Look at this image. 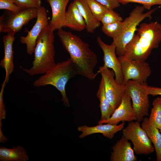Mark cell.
<instances>
[{
  "instance_id": "cell-1",
  "label": "cell",
  "mask_w": 161,
  "mask_h": 161,
  "mask_svg": "<svg viewBox=\"0 0 161 161\" xmlns=\"http://www.w3.org/2000/svg\"><path fill=\"white\" fill-rule=\"evenodd\" d=\"M58 35L63 46L69 53L77 75L91 80L96 77L94 69L98 62L97 56L88 44L71 32L58 30Z\"/></svg>"
},
{
  "instance_id": "cell-2",
  "label": "cell",
  "mask_w": 161,
  "mask_h": 161,
  "mask_svg": "<svg viewBox=\"0 0 161 161\" xmlns=\"http://www.w3.org/2000/svg\"><path fill=\"white\" fill-rule=\"evenodd\" d=\"M136 32L121 57L146 61L153 49L157 48L161 41V24L157 21L144 23L137 27Z\"/></svg>"
},
{
  "instance_id": "cell-3",
  "label": "cell",
  "mask_w": 161,
  "mask_h": 161,
  "mask_svg": "<svg viewBox=\"0 0 161 161\" xmlns=\"http://www.w3.org/2000/svg\"><path fill=\"white\" fill-rule=\"evenodd\" d=\"M54 31L49 25L41 32L34 48L32 66L21 69L31 76L44 74L56 64Z\"/></svg>"
},
{
  "instance_id": "cell-4",
  "label": "cell",
  "mask_w": 161,
  "mask_h": 161,
  "mask_svg": "<svg viewBox=\"0 0 161 161\" xmlns=\"http://www.w3.org/2000/svg\"><path fill=\"white\" fill-rule=\"evenodd\" d=\"M77 75L72 61L69 58L56 64L44 75L35 80L33 84L36 87L49 85L54 86L60 92L64 105L69 107L70 104L66 95V86L69 80Z\"/></svg>"
},
{
  "instance_id": "cell-5",
  "label": "cell",
  "mask_w": 161,
  "mask_h": 161,
  "mask_svg": "<svg viewBox=\"0 0 161 161\" xmlns=\"http://www.w3.org/2000/svg\"><path fill=\"white\" fill-rule=\"evenodd\" d=\"M160 6L143 13V6H137L131 11L129 16L123 21V29L120 34L113 39L112 43L116 47V54L118 57L123 56L125 48L131 41L136 32L137 26L146 18H151L152 14Z\"/></svg>"
},
{
  "instance_id": "cell-6",
  "label": "cell",
  "mask_w": 161,
  "mask_h": 161,
  "mask_svg": "<svg viewBox=\"0 0 161 161\" xmlns=\"http://www.w3.org/2000/svg\"><path fill=\"white\" fill-rule=\"evenodd\" d=\"M37 14L36 7L25 8L18 13L6 10L0 16V32L14 35L23 26L37 18Z\"/></svg>"
},
{
  "instance_id": "cell-7",
  "label": "cell",
  "mask_w": 161,
  "mask_h": 161,
  "mask_svg": "<svg viewBox=\"0 0 161 161\" xmlns=\"http://www.w3.org/2000/svg\"><path fill=\"white\" fill-rule=\"evenodd\" d=\"M147 86L146 82L141 83L133 80H129L125 85V92L131 98L137 120L139 122L148 114L149 101L146 91Z\"/></svg>"
},
{
  "instance_id": "cell-8",
  "label": "cell",
  "mask_w": 161,
  "mask_h": 161,
  "mask_svg": "<svg viewBox=\"0 0 161 161\" xmlns=\"http://www.w3.org/2000/svg\"><path fill=\"white\" fill-rule=\"evenodd\" d=\"M123 135L131 142L135 153L137 155H148L155 150L154 145L139 122L131 121L123 129Z\"/></svg>"
},
{
  "instance_id": "cell-9",
  "label": "cell",
  "mask_w": 161,
  "mask_h": 161,
  "mask_svg": "<svg viewBox=\"0 0 161 161\" xmlns=\"http://www.w3.org/2000/svg\"><path fill=\"white\" fill-rule=\"evenodd\" d=\"M123 75V85L125 86L129 80L141 83H146L151 73V68L145 61L133 60L118 57Z\"/></svg>"
},
{
  "instance_id": "cell-10",
  "label": "cell",
  "mask_w": 161,
  "mask_h": 161,
  "mask_svg": "<svg viewBox=\"0 0 161 161\" xmlns=\"http://www.w3.org/2000/svg\"><path fill=\"white\" fill-rule=\"evenodd\" d=\"M97 73L100 74L103 80L106 96L114 111L121 103L125 86L118 84L114 71L104 65L99 67Z\"/></svg>"
},
{
  "instance_id": "cell-11",
  "label": "cell",
  "mask_w": 161,
  "mask_h": 161,
  "mask_svg": "<svg viewBox=\"0 0 161 161\" xmlns=\"http://www.w3.org/2000/svg\"><path fill=\"white\" fill-rule=\"evenodd\" d=\"M38 14L36 22L26 36L20 37V42L26 45L27 53L31 55L34 53L37 39L41 32L49 24L47 14L45 7L37 8Z\"/></svg>"
},
{
  "instance_id": "cell-12",
  "label": "cell",
  "mask_w": 161,
  "mask_h": 161,
  "mask_svg": "<svg viewBox=\"0 0 161 161\" xmlns=\"http://www.w3.org/2000/svg\"><path fill=\"white\" fill-rule=\"evenodd\" d=\"M130 96L125 92L121 103L114 111L111 117L106 120H100L98 124L108 123L117 125L120 122H130L137 120L136 114L131 102Z\"/></svg>"
},
{
  "instance_id": "cell-13",
  "label": "cell",
  "mask_w": 161,
  "mask_h": 161,
  "mask_svg": "<svg viewBox=\"0 0 161 161\" xmlns=\"http://www.w3.org/2000/svg\"><path fill=\"white\" fill-rule=\"evenodd\" d=\"M96 40L103 53V65L114 71L116 81L119 85H123V75L120 61L116 56L115 45L105 43L100 36L97 38Z\"/></svg>"
},
{
  "instance_id": "cell-14",
  "label": "cell",
  "mask_w": 161,
  "mask_h": 161,
  "mask_svg": "<svg viewBox=\"0 0 161 161\" xmlns=\"http://www.w3.org/2000/svg\"><path fill=\"white\" fill-rule=\"evenodd\" d=\"M105 124H98L97 126H93L83 125L78 127V131L81 132L79 137L82 139L89 135L95 133H101L104 137L109 139H112L116 133L123 129L125 125L124 122H122L118 125Z\"/></svg>"
},
{
  "instance_id": "cell-15",
  "label": "cell",
  "mask_w": 161,
  "mask_h": 161,
  "mask_svg": "<svg viewBox=\"0 0 161 161\" xmlns=\"http://www.w3.org/2000/svg\"><path fill=\"white\" fill-rule=\"evenodd\" d=\"M111 161H136L137 160L131 143L123 135L112 147Z\"/></svg>"
},
{
  "instance_id": "cell-16",
  "label": "cell",
  "mask_w": 161,
  "mask_h": 161,
  "mask_svg": "<svg viewBox=\"0 0 161 161\" xmlns=\"http://www.w3.org/2000/svg\"><path fill=\"white\" fill-rule=\"evenodd\" d=\"M15 39L14 35L8 34L4 35L3 38L4 56L0 62V65L5 71L6 75L4 81L6 83L8 82L10 76L14 71V51L13 45Z\"/></svg>"
},
{
  "instance_id": "cell-17",
  "label": "cell",
  "mask_w": 161,
  "mask_h": 161,
  "mask_svg": "<svg viewBox=\"0 0 161 161\" xmlns=\"http://www.w3.org/2000/svg\"><path fill=\"white\" fill-rule=\"evenodd\" d=\"M52 11V17L49 25L54 31L63 27L66 9L69 0H46Z\"/></svg>"
},
{
  "instance_id": "cell-18",
  "label": "cell",
  "mask_w": 161,
  "mask_h": 161,
  "mask_svg": "<svg viewBox=\"0 0 161 161\" xmlns=\"http://www.w3.org/2000/svg\"><path fill=\"white\" fill-rule=\"evenodd\" d=\"M63 27L78 31L85 29L84 19L74 1L70 4L66 11Z\"/></svg>"
},
{
  "instance_id": "cell-19",
  "label": "cell",
  "mask_w": 161,
  "mask_h": 161,
  "mask_svg": "<svg viewBox=\"0 0 161 161\" xmlns=\"http://www.w3.org/2000/svg\"><path fill=\"white\" fill-rule=\"evenodd\" d=\"M141 126L153 144L157 161H161V133L158 129L150 123L147 117L144 118Z\"/></svg>"
},
{
  "instance_id": "cell-20",
  "label": "cell",
  "mask_w": 161,
  "mask_h": 161,
  "mask_svg": "<svg viewBox=\"0 0 161 161\" xmlns=\"http://www.w3.org/2000/svg\"><path fill=\"white\" fill-rule=\"evenodd\" d=\"M73 1L84 19L86 31L89 32L93 33L100 26V21L95 18L84 0H74Z\"/></svg>"
},
{
  "instance_id": "cell-21",
  "label": "cell",
  "mask_w": 161,
  "mask_h": 161,
  "mask_svg": "<svg viewBox=\"0 0 161 161\" xmlns=\"http://www.w3.org/2000/svg\"><path fill=\"white\" fill-rule=\"evenodd\" d=\"M28 159L26 151L21 145L10 149L0 147V161H27Z\"/></svg>"
},
{
  "instance_id": "cell-22",
  "label": "cell",
  "mask_w": 161,
  "mask_h": 161,
  "mask_svg": "<svg viewBox=\"0 0 161 161\" xmlns=\"http://www.w3.org/2000/svg\"><path fill=\"white\" fill-rule=\"evenodd\" d=\"M97 96L100 102V107L101 113L100 120H107L111 117L114 110L106 96L104 82L102 77L97 92Z\"/></svg>"
},
{
  "instance_id": "cell-23",
  "label": "cell",
  "mask_w": 161,
  "mask_h": 161,
  "mask_svg": "<svg viewBox=\"0 0 161 161\" xmlns=\"http://www.w3.org/2000/svg\"><path fill=\"white\" fill-rule=\"evenodd\" d=\"M148 120L150 123L160 130L161 129V97L155 98L152 103Z\"/></svg>"
},
{
  "instance_id": "cell-24",
  "label": "cell",
  "mask_w": 161,
  "mask_h": 161,
  "mask_svg": "<svg viewBox=\"0 0 161 161\" xmlns=\"http://www.w3.org/2000/svg\"><path fill=\"white\" fill-rule=\"evenodd\" d=\"M123 21L103 25L101 27L102 31L108 36L113 39H114L118 37L122 32L123 26Z\"/></svg>"
},
{
  "instance_id": "cell-25",
  "label": "cell",
  "mask_w": 161,
  "mask_h": 161,
  "mask_svg": "<svg viewBox=\"0 0 161 161\" xmlns=\"http://www.w3.org/2000/svg\"><path fill=\"white\" fill-rule=\"evenodd\" d=\"M96 19L100 21L101 18L108 9L95 0H84Z\"/></svg>"
},
{
  "instance_id": "cell-26",
  "label": "cell",
  "mask_w": 161,
  "mask_h": 161,
  "mask_svg": "<svg viewBox=\"0 0 161 161\" xmlns=\"http://www.w3.org/2000/svg\"><path fill=\"white\" fill-rule=\"evenodd\" d=\"M112 9H108L103 13L100 20L103 25L122 21L123 19L120 15Z\"/></svg>"
},
{
  "instance_id": "cell-27",
  "label": "cell",
  "mask_w": 161,
  "mask_h": 161,
  "mask_svg": "<svg viewBox=\"0 0 161 161\" xmlns=\"http://www.w3.org/2000/svg\"><path fill=\"white\" fill-rule=\"evenodd\" d=\"M123 5H125L130 3H135L141 4L145 9L150 10L153 5H158L161 6V0H117Z\"/></svg>"
},
{
  "instance_id": "cell-28",
  "label": "cell",
  "mask_w": 161,
  "mask_h": 161,
  "mask_svg": "<svg viewBox=\"0 0 161 161\" xmlns=\"http://www.w3.org/2000/svg\"><path fill=\"white\" fill-rule=\"evenodd\" d=\"M25 8L15 4V0H0V9H5L15 13L19 12Z\"/></svg>"
},
{
  "instance_id": "cell-29",
  "label": "cell",
  "mask_w": 161,
  "mask_h": 161,
  "mask_svg": "<svg viewBox=\"0 0 161 161\" xmlns=\"http://www.w3.org/2000/svg\"><path fill=\"white\" fill-rule=\"evenodd\" d=\"M15 4L24 8L36 7L41 6V0H15Z\"/></svg>"
},
{
  "instance_id": "cell-30",
  "label": "cell",
  "mask_w": 161,
  "mask_h": 161,
  "mask_svg": "<svg viewBox=\"0 0 161 161\" xmlns=\"http://www.w3.org/2000/svg\"><path fill=\"white\" fill-rule=\"evenodd\" d=\"M6 83L4 81L1 85V87L0 92V121L6 118V112L3 101V95L4 89Z\"/></svg>"
},
{
  "instance_id": "cell-31",
  "label": "cell",
  "mask_w": 161,
  "mask_h": 161,
  "mask_svg": "<svg viewBox=\"0 0 161 161\" xmlns=\"http://www.w3.org/2000/svg\"><path fill=\"white\" fill-rule=\"evenodd\" d=\"M108 9L114 10L119 7L120 3L117 0H95Z\"/></svg>"
},
{
  "instance_id": "cell-32",
  "label": "cell",
  "mask_w": 161,
  "mask_h": 161,
  "mask_svg": "<svg viewBox=\"0 0 161 161\" xmlns=\"http://www.w3.org/2000/svg\"><path fill=\"white\" fill-rule=\"evenodd\" d=\"M146 91L148 95L153 96L161 95V88L148 86H147Z\"/></svg>"
},
{
  "instance_id": "cell-33",
  "label": "cell",
  "mask_w": 161,
  "mask_h": 161,
  "mask_svg": "<svg viewBox=\"0 0 161 161\" xmlns=\"http://www.w3.org/2000/svg\"><path fill=\"white\" fill-rule=\"evenodd\" d=\"M160 132L161 133V129L160 130Z\"/></svg>"
}]
</instances>
